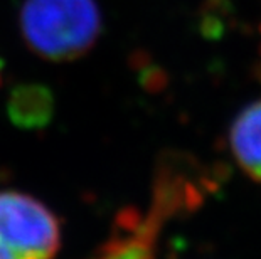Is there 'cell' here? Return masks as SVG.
Returning <instances> with one entry per match:
<instances>
[{
	"instance_id": "6da1fadb",
	"label": "cell",
	"mask_w": 261,
	"mask_h": 259,
	"mask_svg": "<svg viewBox=\"0 0 261 259\" xmlns=\"http://www.w3.org/2000/svg\"><path fill=\"white\" fill-rule=\"evenodd\" d=\"M20 31L36 56L68 63L88 54L98 41L101 14L94 0H25Z\"/></svg>"
},
{
	"instance_id": "7a4b0ae2",
	"label": "cell",
	"mask_w": 261,
	"mask_h": 259,
	"mask_svg": "<svg viewBox=\"0 0 261 259\" xmlns=\"http://www.w3.org/2000/svg\"><path fill=\"white\" fill-rule=\"evenodd\" d=\"M59 249L56 214L29 194L0 190V259H54Z\"/></svg>"
},
{
	"instance_id": "3957f363",
	"label": "cell",
	"mask_w": 261,
	"mask_h": 259,
	"mask_svg": "<svg viewBox=\"0 0 261 259\" xmlns=\"http://www.w3.org/2000/svg\"><path fill=\"white\" fill-rule=\"evenodd\" d=\"M232 158L249 179L261 182V100L243 108L229 128Z\"/></svg>"
},
{
	"instance_id": "277c9868",
	"label": "cell",
	"mask_w": 261,
	"mask_h": 259,
	"mask_svg": "<svg viewBox=\"0 0 261 259\" xmlns=\"http://www.w3.org/2000/svg\"><path fill=\"white\" fill-rule=\"evenodd\" d=\"M14 111L24 125H41L49 120L51 113V98L42 88H24L15 95Z\"/></svg>"
}]
</instances>
